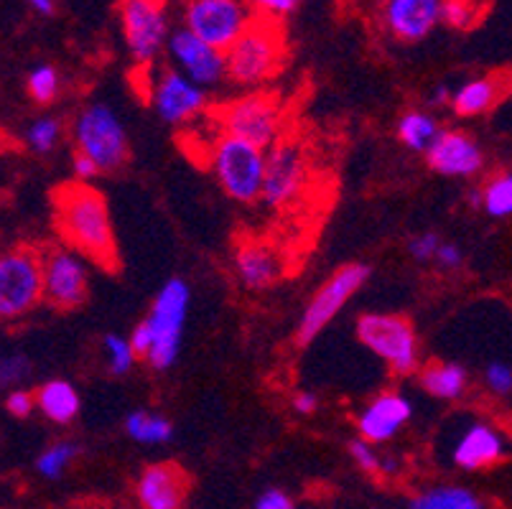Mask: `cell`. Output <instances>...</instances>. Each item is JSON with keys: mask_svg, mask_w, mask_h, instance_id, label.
Here are the masks:
<instances>
[{"mask_svg": "<svg viewBox=\"0 0 512 509\" xmlns=\"http://www.w3.org/2000/svg\"><path fill=\"white\" fill-rule=\"evenodd\" d=\"M51 224L59 245L92 260L107 273L120 270V250L110 207L100 189L85 181H67L51 191Z\"/></svg>", "mask_w": 512, "mask_h": 509, "instance_id": "obj_1", "label": "cell"}, {"mask_svg": "<svg viewBox=\"0 0 512 509\" xmlns=\"http://www.w3.org/2000/svg\"><path fill=\"white\" fill-rule=\"evenodd\" d=\"M286 51L281 21L253 16L235 44L225 51V74L242 87H258L281 72Z\"/></svg>", "mask_w": 512, "mask_h": 509, "instance_id": "obj_2", "label": "cell"}, {"mask_svg": "<svg viewBox=\"0 0 512 509\" xmlns=\"http://www.w3.org/2000/svg\"><path fill=\"white\" fill-rule=\"evenodd\" d=\"M189 301L192 291L186 286V280L171 278L153 301L146 321L151 331V349L146 354V362L153 370H169L179 359L181 342H184L186 314H189Z\"/></svg>", "mask_w": 512, "mask_h": 509, "instance_id": "obj_3", "label": "cell"}, {"mask_svg": "<svg viewBox=\"0 0 512 509\" xmlns=\"http://www.w3.org/2000/svg\"><path fill=\"white\" fill-rule=\"evenodd\" d=\"M212 118L220 133L248 140L263 151H268L281 138V102L276 92H250L225 105H217Z\"/></svg>", "mask_w": 512, "mask_h": 509, "instance_id": "obj_4", "label": "cell"}, {"mask_svg": "<svg viewBox=\"0 0 512 509\" xmlns=\"http://www.w3.org/2000/svg\"><path fill=\"white\" fill-rule=\"evenodd\" d=\"M212 171L230 199L255 204L263 189L265 151L248 140L220 133L212 146Z\"/></svg>", "mask_w": 512, "mask_h": 509, "instance_id": "obj_5", "label": "cell"}, {"mask_svg": "<svg viewBox=\"0 0 512 509\" xmlns=\"http://www.w3.org/2000/svg\"><path fill=\"white\" fill-rule=\"evenodd\" d=\"M74 143L77 153L90 158L100 174H115L130 161V143L123 123L113 107L90 105L79 112L74 120Z\"/></svg>", "mask_w": 512, "mask_h": 509, "instance_id": "obj_6", "label": "cell"}, {"mask_svg": "<svg viewBox=\"0 0 512 509\" xmlns=\"http://www.w3.org/2000/svg\"><path fill=\"white\" fill-rule=\"evenodd\" d=\"M44 301L41 250L29 245L0 252V321H16Z\"/></svg>", "mask_w": 512, "mask_h": 509, "instance_id": "obj_7", "label": "cell"}, {"mask_svg": "<svg viewBox=\"0 0 512 509\" xmlns=\"http://www.w3.org/2000/svg\"><path fill=\"white\" fill-rule=\"evenodd\" d=\"M357 339L395 375H413L421 367V344L406 316L365 314L357 321Z\"/></svg>", "mask_w": 512, "mask_h": 509, "instance_id": "obj_8", "label": "cell"}, {"mask_svg": "<svg viewBox=\"0 0 512 509\" xmlns=\"http://www.w3.org/2000/svg\"><path fill=\"white\" fill-rule=\"evenodd\" d=\"M370 273V265L362 263H349L342 265L339 270H334L327 278V283L311 296L309 306L304 308L299 326H296V344H299V347H306V344L314 342L316 336L332 324L334 316L347 306L349 298L355 296V293L365 286Z\"/></svg>", "mask_w": 512, "mask_h": 509, "instance_id": "obj_9", "label": "cell"}, {"mask_svg": "<svg viewBox=\"0 0 512 509\" xmlns=\"http://www.w3.org/2000/svg\"><path fill=\"white\" fill-rule=\"evenodd\" d=\"M309 184V158L296 138H278L265 151V171L260 199L273 209H286L296 204Z\"/></svg>", "mask_w": 512, "mask_h": 509, "instance_id": "obj_10", "label": "cell"}, {"mask_svg": "<svg viewBox=\"0 0 512 509\" xmlns=\"http://www.w3.org/2000/svg\"><path fill=\"white\" fill-rule=\"evenodd\" d=\"M41 278H44V301L59 311H74L90 296L85 260L64 245L41 250Z\"/></svg>", "mask_w": 512, "mask_h": 509, "instance_id": "obj_11", "label": "cell"}, {"mask_svg": "<svg viewBox=\"0 0 512 509\" xmlns=\"http://www.w3.org/2000/svg\"><path fill=\"white\" fill-rule=\"evenodd\" d=\"M250 18L245 0H192L186 6V31L225 54Z\"/></svg>", "mask_w": 512, "mask_h": 509, "instance_id": "obj_12", "label": "cell"}, {"mask_svg": "<svg viewBox=\"0 0 512 509\" xmlns=\"http://www.w3.org/2000/svg\"><path fill=\"white\" fill-rule=\"evenodd\" d=\"M120 16L130 54L141 64H151L169 39L164 0H123Z\"/></svg>", "mask_w": 512, "mask_h": 509, "instance_id": "obj_13", "label": "cell"}, {"mask_svg": "<svg viewBox=\"0 0 512 509\" xmlns=\"http://www.w3.org/2000/svg\"><path fill=\"white\" fill-rule=\"evenodd\" d=\"M192 492V476L176 461H158L146 466L136 482L141 509H184Z\"/></svg>", "mask_w": 512, "mask_h": 509, "instance_id": "obj_14", "label": "cell"}, {"mask_svg": "<svg viewBox=\"0 0 512 509\" xmlns=\"http://www.w3.org/2000/svg\"><path fill=\"white\" fill-rule=\"evenodd\" d=\"M153 105L166 123L184 125L209 107L207 92L176 69H166L153 87Z\"/></svg>", "mask_w": 512, "mask_h": 509, "instance_id": "obj_15", "label": "cell"}, {"mask_svg": "<svg viewBox=\"0 0 512 509\" xmlns=\"http://www.w3.org/2000/svg\"><path fill=\"white\" fill-rule=\"evenodd\" d=\"M428 166L441 176H477L484 166L482 146L464 130H439L426 151Z\"/></svg>", "mask_w": 512, "mask_h": 509, "instance_id": "obj_16", "label": "cell"}, {"mask_svg": "<svg viewBox=\"0 0 512 509\" xmlns=\"http://www.w3.org/2000/svg\"><path fill=\"white\" fill-rule=\"evenodd\" d=\"M169 51L179 64L184 77L197 87H212L225 77V54L199 41L186 28L176 31L169 39Z\"/></svg>", "mask_w": 512, "mask_h": 509, "instance_id": "obj_17", "label": "cell"}, {"mask_svg": "<svg viewBox=\"0 0 512 509\" xmlns=\"http://www.w3.org/2000/svg\"><path fill=\"white\" fill-rule=\"evenodd\" d=\"M411 420V403H408L406 395L400 392H380L377 398L370 400L365 410L357 418V431L360 438L367 443H385L393 436H398V431Z\"/></svg>", "mask_w": 512, "mask_h": 509, "instance_id": "obj_18", "label": "cell"}, {"mask_svg": "<svg viewBox=\"0 0 512 509\" xmlns=\"http://www.w3.org/2000/svg\"><path fill=\"white\" fill-rule=\"evenodd\" d=\"M235 270L237 278L250 291H265L276 286L283 275L281 258L276 247L255 237H242L235 245Z\"/></svg>", "mask_w": 512, "mask_h": 509, "instance_id": "obj_19", "label": "cell"}, {"mask_svg": "<svg viewBox=\"0 0 512 509\" xmlns=\"http://www.w3.org/2000/svg\"><path fill=\"white\" fill-rule=\"evenodd\" d=\"M441 0H388L385 23L398 41L426 39L439 23Z\"/></svg>", "mask_w": 512, "mask_h": 509, "instance_id": "obj_20", "label": "cell"}, {"mask_svg": "<svg viewBox=\"0 0 512 509\" xmlns=\"http://www.w3.org/2000/svg\"><path fill=\"white\" fill-rule=\"evenodd\" d=\"M502 459H505V438L487 423H474L472 428H467L454 448V464L467 471L490 469Z\"/></svg>", "mask_w": 512, "mask_h": 509, "instance_id": "obj_21", "label": "cell"}, {"mask_svg": "<svg viewBox=\"0 0 512 509\" xmlns=\"http://www.w3.org/2000/svg\"><path fill=\"white\" fill-rule=\"evenodd\" d=\"M507 74L492 72L487 77H479L467 82L464 87L454 92L451 97V107L459 118H477V115H487L495 110L507 95Z\"/></svg>", "mask_w": 512, "mask_h": 509, "instance_id": "obj_22", "label": "cell"}, {"mask_svg": "<svg viewBox=\"0 0 512 509\" xmlns=\"http://www.w3.org/2000/svg\"><path fill=\"white\" fill-rule=\"evenodd\" d=\"M34 403L51 423L67 426L77 418L82 400H79V392L72 382L49 380L39 387V392L34 395Z\"/></svg>", "mask_w": 512, "mask_h": 509, "instance_id": "obj_23", "label": "cell"}, {"mask_svg": "<svg viewBox=\"0 0 512 509\" xmlns=\"http://www.w3.org/2000/svg\"><path fill=\"white\" fill-rule=\"evenodd\" d=\"M418 382L439 400H459L467 390V372L451 362H426L418 367Z\"/></svg>", "mask_w": 512, "mask_h": 509, "instance_id": "obj_24", "label": "cell"}, {"mask_svg": "<svg viewBox=\"0 0 512 509\" xmlns=\"http://www.w3.org/2000/svg\"><path fill=\"white\" fill-rule=\"evenodd\" d=\"M125 431L133 441L146 443V446H153V443H166L171 436H174V426L164 415L146 413V410H136L130 413L128 420H125Z\"/></svg>", "mask_w": 512, "mask_h": 509, "instance_id": "obj_25", "label": "cell"}, {"mask_svg": "<svg viewBox=\"0 0 512 509\" xmlns=\"http://www.w3.org/2000/svg\"><path fill=\"white\" fill-rule=\"evenodd\" d=\"M436 135H439V125L431 115L426 112L411 110L406 112L398 123V138L406 143L411 151H428V146L434 143Z\"/></svg>", "mask_w": 512, "mask_h": 509, "instance_id": "obj_26", "label": "cell"}, {"mask_svg": "<svg viewBox=\"0 0 512 509\" xmlns=\"http://www.w3.org/2000/svg\"><path fill=\"white\" fill-rule=\"evenodd\" d=\"M411 509H482V502L464 487H436L418 494Z\"/></svg>", "mask_w": 512, "mask_h": 509, "instance_id": "obj_27", "label": "cell"}, {"mask_svg": "<svg viewBox=\"0 0 512 509\" xmlns=\"http://www.w3.org/2000/svg\"><path fill=\"white\" fill-rule=\"evenodd\" d=\"M479 207L495 219H507L512 214V176L510 171H497L479 191Z\"/></svg>", "mask_w": 512, "mask_h": 509, "instance_id": "obj_28", "label": "cell"}, {"mask_svg": "<svg viewBox=\"0 0 512 509\" xmlns=\"http://www.w3.org/2000/svg\"><path fill=\"white\" fill-rule=\"evenodd\" d=\"M77 456H79L77 443H54V446H49L44 454L39 456V461H36V471H39L41 476H46V479H59Z\"/></svg>", "mask_w": 512, "mask_h": 509, "instance_id": "obj_29", "label": "cell"}, {"mask_svg": "<svg viewBox=\"0 0 512 509\" xmlns=\"http://www.w3.org/2000/svg\"><path fill=\"white\" fill-rule=\"evenodd\" d=\"M482 0H441L439 21L451 28H469L482 18Z\"/></svg>", "mask_w": 512, "mask_h": 509, "instance_id": "obj_30", "label": "cell"}, {"mask_svg": "<svg viewBox=\"0 0 512 509\" xmlns=\"http://www.w3.org/2000/svg\"><path fill=\"white\" fill-rule=\"evenodd\" d=\"M29 95L39 105H49L59 95V74L54 67H36L29 77Z\"/></svg>", "mask_w": 512, "mask_h": 509, "instance_id": "obj_31", "label": "cell"}, {"mask_svg": "<svg viewBox=\"0 0 512 509\" xmlns=\"http://www.w3.org/2000/svg\"><path fill=\"white\" fill-rule=\"evenodd\" d=\"M102 344H105L110 372H113V375H128V372L133 370V364H136V354L130 349L128 339L120 334H107Z\"/></svg>", "mask_w": 512, "mask_h": 509, "instance_id": "obj_32", "label": "cell"}, {"mask_svg": "<svg viewBox=\"0 0 512 509\" xmlns=\"http://www.w3.org/2000/svg\"><path fill=\"white\" fill-rule=\"evenodd\" d=\"M59 138H62V123L54 118L36 120V123L29 128V133H26V140H29V146L34 148L36 153L54 151Z\"/></svg>", "mask_w": 512, "mask_h": 509, "instance_id": "obj_33", "label": "cell"}, {"mask_svg": "<svg viewBox=\"0 0 512 509\" xmlns=\"http://www.w3.org/2000/svg\"><path fill=\"white\" fill-rule=\"evenodd\" d=\"M31 375V362L23 354H11L0 349V392Z\"/></svg>", "mask_w": 512, "mask_h": 509, "instance_id": "obj_34", "label": "cell"}, {"mask_svg": "<svg viewBox=\"0 0 512 509\" xmlns=\"http://www.w3.org/2000/svg\"><path fill=\"white\" fill-rule=\"evenodd\" d=\"M349 454H352V459L357 461V466H360L365 474L383 476V469H380V466H383V456L377 454L372 443L362 441V438L357 441V438H355V441L349 443Z\"/></svg>", "mask_w": 512, "mask_h": 509, "instance_id": "obj_35", "label": "cell"}, {"mask_svg": "<svg viewBox=\"0 0 512 509\" xmlns=\"http://www.w3.org/2000/svg\"><path fill=\"white\" fill-rule=\"evenodd\" d=\"M484 382L495 392L497 398H507L512 390V370L507 362H492L484 372Z\"/></svg>", "mask_w": 512, "mask_h": 509, "instance_id": "obj_36", "label": "cell"}, {"mask_svg": "<svg viewBox=\"0 0 512 509\" xmlns=\"http://www.w3.org/2000/svg\"><path fill=\"white\" fill-rule=\"evenodd\" d=\"M301 0H245V6L253 8V16H265V18H278L281 21L286 13L296 11Z\"/></svg>", "mask_w": 512, "mask_h": 509, "instance_id": "obj_37", "label": "cell"}, {"mask_svg": "<svg viewBox=\"0 0 512 509\" xmlns=\"http://www.w3.org/2000/svg\"><path fill=\"white\" fill-rule=\"evenodd\" d=\"M439 245H441L439 235H434V232H426V235H421V237H413V240L408 242V250H411V255L418 260V263H426V260H434Z\"/></svg>", "mask_w": 512, "mask_h": 509, "instance_id": "obj_38", "label": "cell"}, {"mask_svg": "<svg viewBox=\"0 0 512 509\" xmlns=\"http://www.w3.org/2000/svg\"><path fill=\"white\" fill-rule=\"evenodd\" d=\"M36 403H34V395L26 390H11L6 395V410L16 418H29L34 413Z\"/></svg>", "mask_w": 512, "mask_h": 509, "instance_id": "obj_39", "label": "cell"}, {"mask_svg": "<svg viewBox=\"0 0 512 509\" xmlns=\"http://www.w3.org/2000/svg\"><path fill=\"white\" fill-rule=\"evenodd\" d=\"M253 509H299V507H296V502H293L286 492H281V489H268L265 494H260Z\"/></svg>", "mask_w": 512, "mask_h": 509, "instance_id": "obj_40", "label": "cell"}, {"mask_svg": "<svg viewBox=\"0 0 512 509\" xmlns=\"http://www.w3.org/2000/svg\"><path fill=\"white\" fill-rule=\"evenodd\" d=\"M128 342H130V349H133V354H136V359L138 357L146 359L148 349H151V331H148L146 321H141V324L133 329V334H130Z\"/></svg>", "mask_w": 512, "mask_h": 509, "instance_id": "obj_41", "label": "cell"}, {"mask_svg": "<svg viewBox=\"0 0 512 509\" xmlns=\"http://www.w3.org/2000/svg\"><path fill=\"white\" fill-rule=\"evenodd\" d=\"M72 171H74V181H85V184H90V181L100 174V168H97L90 158L82 156V153H77V156H74Z\"/></svg>", "mask_w": 512, "mask_h": 509, "instance_id": "obj_42", "label": "cell"}, {"mask_svg": "<svg viewBox=\"0 0 512 509\" xmlns=\"http://www.w3.org/2000/svg\"><path fill=\"white\" fill-rule=\"evenodd\" d=\"M436 260H439V265L441 268H459V265L464 263V255H462V250H459V247L456 245H449V242H446V245H439V250H436V255H434Z\"/></svg>", "mask_w": 512, "mask_h": 509, "instance_id": "obj_43", "label": "cell"}, {"mask_svg": "<svg viewBox=\"0 0 512 509\" xmlns=\"http://www.w3.org/2000/svg\"><path fill=\"white\" fill-rule=\"evenodd\" d=\"M293 408L304 415H311L316 408H319V398H316L314 392H296V398H293Z\"/></svg>", "mask_w": 512, "mask_h": 509, "instance_id": "obj_44", "label": "cell"}, {"mask_svg": "<svg viewBox=\"0 0 512 509\" xmlns=\"http://www.w3.org/2000/svg\"><path fill=\"white\" fill-rule=\"evenodd\" d=\"M434 100L436 102H446V100H449V90H446V87H439V90H436V95H434Z\"/></svg>", "mask_w": 512, "mask_h": 509, "instance_id": "obj_45", "label": "cell"}, {"mask_svg": "<svg viewBox=\"0 0 512 509\" xmlns=\"http://www.w3.org/2000/svg\"><path fill=\"white\" fill-rule=\"evenodd\" d=\"M31 3H34V0H31Z\"/></svg>", "mask_w": 512, "mask_h": 509, "instance_id": "obj_46", "label": "cell"}]
</instances>
